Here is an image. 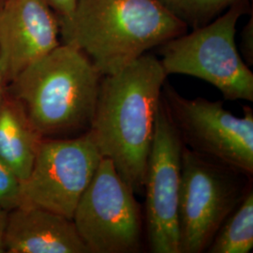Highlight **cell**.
Segmentation results:
<instances>
[{"label":"cell","mask_w":253,"mask_h":253,"mask_svg":"<svg viewBox=\"0 0 253 253\" xmlns=\"http://www.w3.org/2000/svg\"><path fill=\"white\" fill-rule=\"evenodd\" d=\"M166 79L161 60L145 54L100 83L89 131L101 156L112 162L135 194L144 192Z\"/></svg>","instance_id":"obj_1"},{"label":"cell","mask_w":253,"mask_h":253,"mask_svg":"<svg viewBox=\"0 0 253 253\" xmlns=\"http://www.w3.org/2000/svg\"><path fill=\"white\" fill-rule=\"evenodd\" d=\"M187 24L160 0H77L64 43L80 49L103 76L186 32Z\"/></svg>","instance_id":"obj_2"},{"label":"cell","mask_w":253,"mask_h":253,"mask_svg":"<svg viewBox=\"0 0 253 253\" xmlns=\"http://www.w3.org/2000/svg\"><path fill=\"white\" fill-rule=\"evenodd\" d=\"M103 75L77 47L63 43L29 65L7 89L42 138L89 130Z\"/></svg>","instance_id":"obj_3"},{"label":"cell","mask_w":253,"mask_h":253,"mask_svg":"<svg viewBox=\"0 0 253 253\" xmlns=\"http://www.w3.org/2000/svg\"><path fill=\"white\" fill-rule=\"evenodd\" d=\"M245 9L246 0L237 2L212 23L161 45L167 76L199 78L217 87L225 100L253 101V73L235 44L236 25Z\"/></svg>","instance_id":"obj_4"},{"label":"cell","mask_w":253,"mask_h":253,"mask_svg":"<svg viewBox=\"0 0 253 253\" xmlns=\"http://www.w3.org/2000/svg\"><path fill=\"white\" fill-rule=\"evenodd\" d=\"M252 186V177L183 145L177 217L179 253L207 252Z\"/></svg>","instance_id":"obj_5"},{"label":"cell","mask_w":253,"mask_h":253,"mask_svg":"<svg viewBox=\"0 0 253 253\" xmlns=\"http://www.w3.org/2000/svg\"><path fill=\"white\" fill-rule=\"evenodd\" d=\"M162 100L184 146L253 178V109L236 117L222 101L185 98L167 82Z\"/></svg>","instance_id":"obj_6"},{"label":"cell","mask_w":253,"mask_h":253,"mask_svg":"<svg viewBox=\"0 0 253 253\" xmlns=\"http://www.w3.org/2000/svg\"><path fill=\"white\" fill-rule=\"evenodd\" d=\"M73 220L89 253H136L141 250V207L133 190L106 158H102L79 200Z\"/></svg>","instance_id":"obj_7"},{"label":"cell","mask_w":253,"mask_h":253,"mask_svg":"<svg viewBox=\"0 0 253 253\" xmlns=\"http://www.w3.org/2000/svg\"><path fill=\"white\" fill-rule=\"evenodd\" d=\"M102 158L89 130L73 138H43L32 170L22 182L21 206L73 219Z\"/></svg>","instance_id":"obj_8"},{"label":"cell","mask_w":253,"mask_h":253,"mask_svg":"<svg viewBox=\"0 0 253 253\" xmlns=\"http://www.w3.org/2000/svg\"><path fill=\"white\" fill-rule=\"evenodd\" d=\"M183 144L161 100L145 172V228L149 252L179 253L178 200Z\"/></svg>","instance_id":"obj_9"},{"label":"cell","mask_w":253,"mask_h":253,"mask_svg":"<svg viewBox=\"0 0 253 253\" xmlns=\"http://www.w3.org/2000/svg\"><path fill=\"white\" fill-rule=\"evenodd\" d=\"M60 23L43 0L0 3V64L7 84L59 45Z\"/></svg>","instance_id":"obj_10"},{"label":"cell","mask_w":253,"mask_h":253,"mask_svg":"<svg viewBox=\"0 0 253 253\" xmlns=\"http://www.w3.org/2000/svg\"><path fill=\"white\" fill-rule=\"evenodd\" d=\"M9 253H89L73 219L43 208L20 206L8 213Z\"/></svg>","instance_id":"obj_11"},{"label":"cell","mask_w":253,"mask_h":253,"mask_svg":"<svg viewBox=\"0 0 253 253\" xmlns=\"http://www.w3.org/2000/svg\"><path fill=\"white\" fill-rule=\"evenodd\" d=\"M42 139L23 104L7 89L0 100V159L22 182L32 170Z\"/></svg>","instance_id":"obj_12"},{"label":"cell","mask_w":253,"mask_h":253,"mask_svg":"<svg viewBox=\"0 0 253 253\" xmlns=\"http://www.w3.org/2000/svg\"><path fill=\"white\" fill-rule=\"evenodd\" d=\"M253 249V190L244 198L218 229L208 253H250Z\"/></svg>","instance_id":"obj_13"},{"label":"cell","mask_w":253,"mask_h":253,"mask_svg":"<svg viewBox=\"0 0 253 253\" xmlns=\"http://www.w3.org/2000/svg\"><path fill=\"white\" fill-rule=\"evenodd\" d=\"M172 12L187 22L200 27L223 9L244 0H160Z\"/></svg>","instance_id":"obj_14"},{"label":"cell","mask_w":253,"mask_h":253,"mask_svg":"<svg viewBox=\"0 0 253 253\" xmlns=\"http://www.w3.org/2000/svg\"><path fill=\"white\" fill-rule=\"evenodd\" d=\"M22 205V181L0 159V208L11 211Z\"/></svg>","instance_id":"obj_15"},{"label":"cell","mask_w":253,"mask_h":253,"mask_svg":"<svg viewBox=\"0 0 253 253\" xmlns=\"http://www.w3.org/2000/svg\"><path fill=\"white\" fill-rule=\"evenodd\" d=\"M55 13L60 27L67 26L73 18L77 0H43Z\"/></svg>","instance_id":"obj_16"},{"label":"cell","mask_w":253,"mask_h":253,"mask_svg":"<svg viewBox=\"0 0 253 253\" xmlns=\"http://www.w3.org/2000/svg\"><path fill=\"white\" fill-rule=\"evenodd\" d=\"M240 52L243 56L245 63L249 67L253 65V16L245 26L241 32L240 39Z\"/></svg>","instance_id":"obj_17"},{"label":"cell","mask_w":253,"mask_h":253,"mask_svg":"<svg viewBox=\"0 0 253 253\" xmlns=\"http://www.w3.org/2000/svg\"><path fill=\"white\" fill-rule=\"evenodd\" d=\"M8 211L0 208V253H6L5 251V233L8 220Z\"/></svg>","instance_id":"obj_18"},{"label":"cell","mask_w":253,"mask_h":253,"mask_svg":"<svg viewBox=\"0 0 253 253\" xmlns=\"http://www.w3.org/2000/svg\"><path fill=\"white\" fill-rule=\"evenodd\" d=\"M7 83L5 81L3 72H2V68H1V64H0V100L2 99L3 95L5 94V92L7 90Z\"/></svg>","instance_id":"obj_19"},{"label":"cell","mask_w":253,"mask_h":253,"mask_svg":"<svg viewBox=\"0 0 253 253\" xmlns=\"http://www.w3.org/2000/svg\"><path fill=\"white\" fill-rule=\"evenodd\" d=\"M2 1H3V0H0V3H1V2H2Z\"/></svg>","instance_id":"obj_20"}]
</instances>
